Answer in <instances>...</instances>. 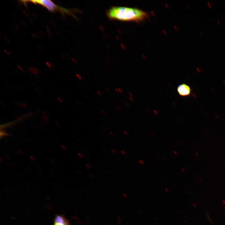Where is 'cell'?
Masks as SVG:
<instances>
[{
    "mask_svg": "<svg viewBox=\"0 0 225 225\" xmlns=\"http://www.w3.org/2000/svg\"><path fill=\"white\" fill-rule=\"evenodd\" d=\"M108 17L110 20L122 21L139 22L148 17L147 13L136 8L112 6L106 12Z\"/></svg>",
    "mask_w": 225,
    "mask_h": 225,
    "instance_id": "1",
    "label": "cell"
},
{
    "mask_svg": "<svg viewBox=\"0 0 225 225\" xmlns=\"http://www.w3.org/2000/svg\"><path fill=\"white\" fill-rule=\"evenodd\" d=\"M31 1L34 3H37L42 5L50 11H53L55 10H58L62 11V12L70 14H73V12H74L73 11V10H69L58 7L50 0H33Z\"/></svg>",
    "mask_w": 225,
    "mask_h": 225,
    "instance_id": "2",
    "label": "cell"
},
{
    "mask_svg": "<svg viewBox=\"0 0 225 225\" xmlns=\"http://www.w3.org/2000/svg\"><path fill=\"white\" fill-rule=\"evenodd\" d=\"M179 94L182 97L190 96L192 92V90L189 86L185 83L179 85L177 88Z\"/></svg>",
    "mask_w": 225,
    "mask_h": 225,
    "instance_id": "3",
    "label": "cell"
},
{
    "mask_svg": "<svg viewBox=\"0 0 225 225\" xmlns=\"http://www.w3.org/2000/svg\"><path fill=\"white\" fill-rule=\"evenodd\" d=\"M53 225H70L69 221L63 215L56 216Z\"/></svg>",
    "mask_w": 225,
    "mask_h": 225,
    "instance_id": "4",
    "label": "cell"
},
{
    "mask_svg": "<svg viewBox=\"0 0 225 225\" xmlns=\"http://www.w3.org/2000/svg\"><path fill=\"white\" fill-rule=\"evenodd\" d=\"M76 76L79 79H82V77L80 75L78 74H77Z\"/></svg>",
    "mask_w": 225,
    "mask_h": 225,
    "instance_id": "5",
    "label": "cell"
},
{
    "mask_svg": "<svg viewBox=\"0 0 225 225\" xmlns=\"http://www.w3.org/2000/svg\"><path fill=\"white\" fill-rule=\"evenodd\" d=\"M97 92L98 94V95H99V96H101L102 95V93L98 90L97 91Z\"/></svg>",
    "mask_w": 225,
    "mask_h": 225,
    "instance_id": "6",
    "label": "cell"
},
{
    "mask_svg": "<svg viewBox=\"0 0 225 225\" xmlns=\"http://www.w3.org/2000/svg\"><path fill=\"white\" fill-rule=\"evenodd\" d=\"M78 154L80 157L82 158L83 157V155L81 153H79Z\"/></svg>",
    "mask_w": 225,
    "mask_h": 225,
    "instance_id": "7",
    "label": "cell"
},
{
    "mask_svg": "<svg viewBox=\"0 0 225 225\" xmlns=\"http://www.w3.org/2000/svg\"><path fill=\"white\" fill-rule=\"evenodd\" d=\"M139 162L141 164H143L144 163V162L142 160H140Z\"/></svg>",
    "mask_w": 225,
    "mask_h": 225,
    "instance_id": "8",
    "label": "cell"
},
{
    "mask_svg": "<svg viewBox=\"0 0 225 225\" xmlns=\"http://www.w3.org/2000/svg\"><path fill=\"white\" fill-rule=\"evenodd\" d=\"M208 7L209 8H211V3H210L209 2H208Z\"/></svg>",
    "mask_w": 225,
    "mask_h": 225,
    "instance_id": "9",
    "label": "cell"
},
{
    "mask_svg": "<svg viewBox=\"0 0 225 225\" xmlns=\"http://www.w3.org/2000/svg\"><path fill=\"white\" fill-rule=\"evenodd\" d=\"M102 112L104 114L106 115V113L105 112H104L103 110H101Z\"/></svg>",
    "mask_w": 225,
    "mask_h": 225,
    "instance_id": "10",
    "label": "cell"
},
{
    "mask_svg": "<svg viewBox=\"0 0 225 225\" xmlns=\"http://www.w3.org/2000/svg\"><path fill=\"white\" fill-rule=\"evenodd\" d=\"M118 91H119V92H120V93H122V90H121V89L120 88H118Z\"/></svg>",
    "mask_w": 225,
    "mask_h": 225,
    "instance_id": "11",
    "label": "cell"
},
{
    "mask_svg": "<svg viewBox=\"0 0 225 225\" xmlns=\"http://www.w3.org/2000/svg\"><path fill=\"white\" fill-rule=\"evenodd\" d=\"M106 91L108 92V93H110V90H109L108 89H107V88H106Z\"/></svg>",
    "mask_w": 225,
    "mask_h": 225,
    "instance_id": "12",
    "label": "cell"
},
{
    "mask_svg": "<svg viewBox=\"0 0 225 225\" xmlns=\"http://www.w3.org/2000/svg\"><path fill=\"white\" fill-rule=\"evenodd\" d=\"M121 152L123 155H125L126 154L125 152L123 151H122Z\"/></svg>",
    "mask_w": 225,
    "mask_h": 225,
    "instance_id": "13",
    "label": "cell"
},
{
    "mask_svg": "<svg viewBox=\"0 0 225 225\" xmlns=\"http://www.w3.org/2000/svg\"><path fill=\"white\" fill-rule=\"evenodd\" d=\"M115 90L116 91L117 93H118L119 92V91H118V88H116L115 89Z\"/></svg>",
    "mask_w": 225,
    "mask_h": 225,
    "instance_id": "14",
    "label": "cell"
},
{
    "mask_svg": "<svg viewBox=\"0 0 225 225\" xmlns=\"http://www.w3.org/2000/svg\"><path fill=\"white\" fill-rule=\"evenodd\" d=\"M116 107L118 110H119L120 109L119 107L118 106V105H117L116 106Z\"/></svg>",
    "mask_w": 225,
    "mask_h": 225,
    "instance_id": "15",
    "label": "cell"
},
{
    "mask_svg": "<svg viewBox=\"0 0 225 225\" xmlns=\"http://www.w3.org/2000/svg\"><path fill=\"white\" fill-rule=\"evenodd\" d=\"M174 152L175 155H177V152L176 151H174Z\"/></svg>",
    "mask_w": 225,
    "mask_h": 225,
    "instance_id": "16",
    "label": "cell"
},
{
    "mask_svg": "<svg viewBox=\"0 0 225 225\" xmlns=\"http://www.w3.org/2000/svg\"><path fill=\"white\" fill-rule=\"evenodd\" d=\"M217 22H218V24H221L220 22L218 20H217Z\"/></svg>",
    "mask_w": 225,
    "mask_h": 225,
    "instance_id": "17",
    "label": "cell"
},
{
    "mask_svg": "<svg viewBox=\"0 0 225 225\" xmlns=\"http://www.w3.org/2000/svg\"><path fill=\"white\" fill-rule=\"evenodd\" d=\"M112 151L113 152H114V153H116V152L115 151V150H114V149H112Z\"/></svg>",
    "mask_w": 225,
    "mask_h": 225,
    "instance_id": "18",
    "label": "cell"
},
{
    "mask_svg": "<svg viewBox=\"0 0 225 225\" xmlns=\"http://www.w3.org/2000/svg\"><path fill=\"white\" fill-rule=\"evenodd\" d=\"M124 132L126 135H128V133H127V132H126V131H125Z\"/></svg>",
    "mask_w": 225,
    "mask_h": 225,
    "instance_id": "19",
    "label": "cell"
},
{
    "mask_svg": "<svg viewBox=\"0 0 225 225\" xmlns=\"http://www.w3.org/2000/svg\"><path fill=\"white\" fill-rule=\"evenodd\" d=\"M87 166L88 168H91V167H90V166H89V165H88V164H87Z\"/></svg>",
    "mask_w": 225,
    "mask_h": 225,
    "instance_id": "20",
    "label": "cell"
},
{
    "mask_svg": "<svg viewBox=\"0 0 225 225\" xmlns=\"http://www.w3.org/2000/svg\"><path fill=\"white\" fill-rule=\"evenodd\" d=\"M110 133H111L112 135H112H113V134L112 132H110Z\"/></svg>",
    "mask_w": 225,
    "mask_h": 225,
    "instance_id": "21",
    "label": "cell"
}]
</instances>
